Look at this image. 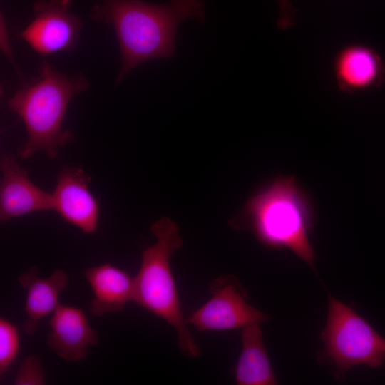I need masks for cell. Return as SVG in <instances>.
Here are the masks:
<instances>
[{
	"mask_svg": "<svg viewBox=\"0 0 385 385\" xmlns=\"http://www.w3.org/2000/svg\"><path fill=\"white\" fill-rule=\"evenodd\" d=\"M321 338L326 358L339 371L356 365L376 368L385 360V339L354 309L332 296Z\"/></svg>",
	"mask_w": 385,
	"mask_h": 385,
	"instance_id": "cell-5",
	"label": "cell"
},
{
	"mask_svg": "<svg viewBox=\"0 0 385 385\" xmlns=\"http://www.w3.org/2000/svg\"><path fill=\"white\" fill-rule=\"evenodd\" d=\"M90 18L111 24L120 52V83L140 64L170 59L175 54L180 24L189 18L207 19L202 0H169L155 4L142 0H100L90 9Z\"/></svg>",
	"mask_w": 385,
	"mask_h": 385,
	"instance_id": "cell-1",
	"label": "cell"
},
{
	"mask_svg": "<svg viewBox=\"0 0 385 385\" xmlns=\"http://www.w3.org/2000/svg\"><path fill=\"white\" fill-rule=\"evenodd\" d=\"M9 43L10 42L7 24L5 22L4 16L1 15V48L4 55L11 61L12 63H14V60Z\"/></svg>",
	"mask_w": 385,
	"mask_h": 385,
	"instance_id": "cell-18",
	"label": "cell"
},
{
	"mask_svg": "<svg viewBox=\"0 0 385 385\" xmlns=\"http://www.w3.org/2000/svg\"><path fill=\"white\" fill-rule=\"evenodd\" d=\"M242 351L235 369L240 385H272L277 381L268 357L260 323L242 328Z\"/></svg>",
	"mask_w": 385,
	"mask_h": 385,
	"instance_id": "cell-14",
	"label": "cell"
},
{
	"mask_svg": "<svg viewBox=\"0 0 385 385\" xmlns=\"http://www.w3.org/2000/svg\"><path fill=\"white\" fill-rule=\"evenodd\" d=\"M91 178L78 167L63 166L53 191V211L85 234L98 225L99 205L89 189Z\"/></svg>",
	"mask_w": 385,
	"mask_h": 385,
	"instance_id": "cell-8",
	"label": "cell"
},
{
	"mask_svg": "<svg viewBox=\"0 0 385 385\" xmlns=\"http://www.w3.org/2000/svg\"><path fill=\"white\" fill-rule=\"evenodd\" d=\"M73 0H38L33 5L34 19L18 37L41 56L69 51L78 43L81 18L70 12Z\"/></svg>",
	"mask_w": 385,
	"mask_h": 385,
	"instance_id": "cell-7",
	"label": "cell"
},
{
	"mask_svg": "<svg viewBox=\"0 0 385 385\" xmlns=\"http://www.w3.org/2000/svg\"><path fill=\"white\" fill-rule=\"evenodd\" d=\"M48 324L51 331L47 344L64 360H83L88 347L98 344V333L79 307L60 304L52 313Z\"/></svg>",
	"mask_w": 385,
	"mask_h": 385,
	"instance_id": "cell-11",
	"label": "cell"
},
{
	"mask_svg": "<svg viewBox=\"0 0 385 385\" xmlns=\"http://www.w3.org/2000/svg\"><path fill=\"white\" fill-rule=\"evenodd\" d=\"M84 275L93 294L89 304L92 314L103 316L120 311L134 300V278L124 270L106 262L86 268Z\"/></svg>",
	"mask_w": 385,
	"mask_h": 385,
	"instance_id": "cell-13",
	"label": "cell"
},
{
	"mask_svg": "<svg viewBox=\"0 0 385 385\" xmlns=\"http://www.w3.org/2000/svg\"><path fill=\"white\" fill-rule=\"evenodd\" d=\"M212 297L186 319L199 331H226L267 320V316L250 305L242 288L232 275L213 280Z\"/></svg>",
	"mask_w": 385,
	"mask_h": 385,
	"instance_id": "cell-6",
	"label": "cell"
},
{
	"mask_svg": "<svg viewBox=\"0 0 385 385\" xmlns=\"http://www.w3.org/2000/svg\"><path fill=\"white\" fill-rule=\"evenodd\" d=\"M277 1L279 6L277 26L279 29L284 31L294 24L297 11L290 0H277Z\"/></svg>",
	"mask_w": 385,
	"mask_h": 385,
	"instance_id": "cell-17",
	"label": "cell"
},
{
	"mask_svg": "<svg viewBox=\"0 0 385 385\" xmlns=\"http://www.w3.org/2000/svg\"><path fill=\"white\" fill-rule=\"evenodd\" d=\"M154 245L142 252L140 269L134 277V302L175 329L182 353L196 359L201 349L195 343L183 317L170 258L183 244L177 225L162 217L150 225Z\"/></svg>",
	"mask_w": 385,
	"mask_h": 385,
	"instance_id": "cell-4",
	"label": "cell"
},
{
	"mask_svg": "<svg viewBox=\"0 0 385 385\" xmlns=\"http://www.w3.org/2000/svg\"><path fill=\"white\" fill-rule=\"evenodd\" d=\"M313 208L294 175L277 176L254 193L231 222L237 229H250L263 245L287 248L312 267L315 253L309 241Z\"/></svg>",
	"mask_w": 385,
	"mask_h": 385,
	"instance_id": "cell-2",
	"label": "cell"
},
{
	"mask_svg": "<svg viewBox=\"0 0 385 385\" xmlns=\"http://www.w3.org/2000/svg\"><path fill=\"white\" fill-rule=\"evenodd\" d=\"M0 222L30 213L53 210V197L33 183L16 156L3 154L0 159Z\"/></svg>",
	"mask_w": 385,
	"mask_h": 385,
	"instance_id": "cell-9",
	"label": "cell"
},
{
	"mask_svg": "<svg viewBox=\"0 0 385 385\" xmlns=\"http://www.w3.org/2000/svg\"><path fill=\"white\" fill-rule=\"evenodd\" d=\"M46 382L45 370L40 358L30 355L25 358L15 375V385H43Z\"/></svg>",
	"mask_w": 385,
	"mask_h": 385,
	"instance_id": "cell-16",
	"label": "cell"
},
{
	"mask_svg": "<svg viewBox=\"0 0 385 385\" xmlns=\"http://www.w3.org/2000/svg\"><path fill=\"white\" fill-rule=\"evenodd\" d=\"M88 88V81L81 73L68 76L48 61L42 62L38 76L25 83L7 101L9 108L21 118L28 134L17 151L21 159L39 151L56 158L59 148L74 140L71 130H63V118L72 98Z\"/></svg>",
	"mask_w": 385,
	"mask_h": 385,
	"instance_id": "cell-3",
	"label": "cell"
},
{
	"mask_svg": "<svg viewBox=\"0 0 385 385\" xmlns=\"http://www.w3.org/2000/svg\"><path fill=\"white\" fill-rule=\"evenodd\" d=\"M18 327L10 320L0 318V374L3 375L15 361L20 349Z\"/></svg>",
	"mask_w": 385,
	"mask_h": 385,
	"instance_id": "cell-15",
	"label": "cell"
},
{
	"mask_svg": "<svg viewBox=\"0 0 385 385\" xmlns=\"http://www.w3.org/2000/svg\"><path fill=\"white\" fill-rule=\"evenodd\" d=\"M39 268L33 266L19 277V282L26 293L24 312L26 319L22 331L33 336L41 319L53 313L60 304L61 293L69 284L67 273L61 269L55 270L48 277H39Z\"/></svg>",
	"mask_w": 385,
	"mask_h": 385,
	"instance_id": "cell-12",
	"label": "cell"
},
{
	"mask_svg": "<svg viewBox=\"0 0 385 385\" xmlns=\"http://www.w3.org/2000/svg\"><path fill=\"white\" fill-rule=\"evenodd\" d=\"M332 72L338 89L353 94L377 88L385 80V65L372 47L349 43L341 48L332 61Z\"/></svg>",
	"mask_w": 385,
	"mask_h": 385,
	"instance_id": "cell-10",
	"label": "cell"
}]
</instances>
